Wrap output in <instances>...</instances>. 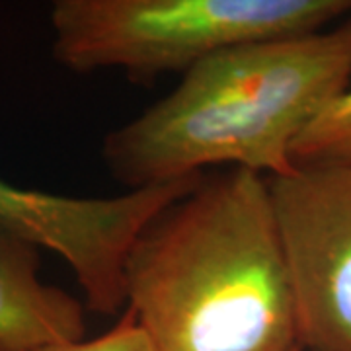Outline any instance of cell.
I'll list each match as a JSON object with an SVG mask.
<instances>
[{
    "instance_id": "6da1fadb",
    "label": "cell",
    "mask_w": 351,
    "mask_h": 351,
    "mask_svg": "<svg viewBox=\"0 0 351 351\" xmlns=\"http://www.w3.org/2000/svg\"><path fill=\"white\" fill-rule=\"evenodd\" d=\"M125 308L154 351H302L267 178L203 174L125 262Z\"/></svg>"
},
{
    "instance_id": "7a4b0ae2",
    "label": "cell",
    "mask_w": 351,
    "mask_h": 351,
    "mask_svg": "<svg viewBox=\"0 0 351 351\" xmlns=\"http://www.w3.org/2000/svg\"><path fill=\"white\" fill-rule=\"evenodd\" d=\"M350 82L351 18L313 36L230 47L110 131L101 158L129 189L180 182L211 166L287 174L295 141Z\"/></svg>"
},
{
    "instance_id": "3957f363",
    "label": "cell",
    "mask_w": 351,
    "mask_h": 351,
    "mask_svg": "<svg viewBox=\"0 0 351 351\" xmlns=\"http://www.w3.org/2000/svg\"><path fill=\"white\" fill-rule=\"evenodd\" d=\"M350 12L351 0H59L53 55L73 73L147 82L230 47L313 36Z\"/></svg>"
},
{
    "instance_id": "277c9868",
    "label": "cell",
    "mask_w": 351,
    "mask_h": 351,
    "mask_svg": "<svg viewBox=\"0 0 351 351\" xmlns=\"http://www.w3.org/2000/svg\"><path fill=\"white\" fill-rule=\"evenodd\" d=\"M302 351H351V168L267 178Z\"/></svg>"
},
{
    "instance_id": "5b68a950",
    "label": "cell",
    "mask_w": 351,
    "mask_h": 351,
    "mask_svg": "<svg viewBox=\"0 0 351 351\" xmlns=\"http://www.w3.org/2000/svg\"><path fill=\"white\" fill-rule=\"evenodd\" d=\"M201 176L115 197L57 195L0 178V226L63 258L84 293V306L113 316L125 311V262L137 234Z\"/></svg>"
},
{
    "instance_id": "8992f818",
    "label": "cell",
    "mask_w": 351,
    "mask_h": 351,
    "mask_svg": "<svg viewBox=\"0 0 351 351\" xmlns=\"http://www.w3.org/2000/svg\"><path fill=\"white\" fill-rule=\"evenodd\" d=\"M84 304L39 279V248L0 226V351H36L86 336Z\"/></svg>"
},
{
    "instance_id": "52a82bcc",
    "label": "cell",
    "mask_w": 351,
    "mask_h": 351,
    "mask_svg": "<svg viewBox=\"0 0 351 351\" xmlns=\"http://www.w3.org/2000/svg\"><path fill=\"white\" fill-rule=\"evenodd\" d=\"M291 160L351 168V82L299 135Z\"/></svg>"
},
{
    "instance_id": "ba28073f",
    "label": "cell",
    "mask_w": 351,
    "mask_h": 351,
    "mask_svg": "<svg viewBox=\"0 0 351 351\" xmlns=\"http://www.w3.org/2000/svg\"><path fill=\"white\" fill-rule=\"evenodd\" d=\"M36 351H154L149 336L129 308L123 311L119 322L98 338L51 343Z\"/></svg>"
}]
</instances>
